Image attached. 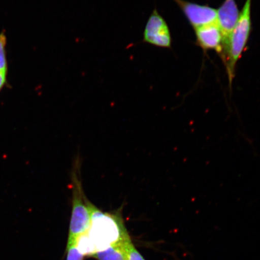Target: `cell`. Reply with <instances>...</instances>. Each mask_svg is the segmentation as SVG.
Here are the masks:
<instances>
[{"instance_id": "6da1fadb", "label": "cell", "mask_w": 260, "mask_h": 260, "mask_svg": "<svg viewBox=\"0 0 260 260\" xmlns=\"http://www.w3.org/2000/svg\"><path fill=\"white\" fill-rule=\"evenodd\" d=\"M91 222L88 237L95 252L108 248L113 244L129 237L121 211L105 212L88 200Z\"/></svg>"}, {"instance_id": "7a4b0ae2", "label": "cell", "mask_w": 260, "mask_h": 260, "mask_svg": "<svg viewBox=\"0 0 260 260\" xmlns=\"http://www.w3.org/2000/svg\"><path fill=\"white\" fill-rule=\"evenodd\" d=\"M81 164L79 159L75 161L71 174L72 188V213L70 220L68 243L77 242L80 237L89 230L91 214L88 199L84 194L80 176Z\"/></svg>"}, {"instance_id": "3957f363", "label": "cell", "mask_w": 260, "mask_h": 260, "mask_svg": "<svg viewBox=\"0 0 260 260\" xmlns=\"http://www.w3.org/2000/svg\"><path fill=\"white\" fill-rule=\"evenodd\" d=\"M251 3L246 2L240 13L236 27L231 36L229 52L225 61L230 84H232L235 74V68L249 40L251 30Z\"/></svg>"}, {"instance_id": "277c9868", "label": "cell", "mask_w": 260, "mask_h": 260, "mask_svg": "<svg viewBox=\"0 0 260 260\" xmlns=\"http://www.w3.org/2000/svg\"><path fill=\"white\" fill-rule=\"evenodd\" d=\"M217 22L222 34V52L221 56L225 62L229 52L231 36L239 18L238 7L235 0H225L217 10Z\"/></svg>"}, {"instance_id": "5b68a950", "label": "cell", "mask_w": 260, "mask_h": 260, "mask_svg": "<svg viewBox=\"0 0 260 260\" xmlns=\"http://www.w3.org/2000/svg\"><path fill=\"white\" fill-rule=\"evenodd\" d=\"M143 41L161 48L171 47L170 28L167 22L156 9L152 12L146 22Z\"/></svg>"}, {"instance_id": "8992f818", "label": "cell", "mask_w": 260, "mask_h": 260, "mask_svg": "<svg viewBox=\"0 0 260 260\" xmlns=\"http://www.w3.org/2000/svg\"><path fill=\"white\" fill-rule=\"evenodd\" d=\"M174 1L180 6L194 29L217 21V11L210 6L195 4L184 0Z\"/></svg>"}, {"instance_id": "52a82bcc", "label": "cell", "mask_w": 260, "mask_h": 260, "mask_svg": "<svg viewBox=\"0 0 260 260\" xmlns=\"http://www.w3.org/2000/svg\"><path fill=\"white\" fill-rule=\"evenodd\" d=\"M198 45L204 50L222 52V34L217 22L195 28Z\"/></svg>"}, {"instance_id": "ba28073f", "label": "cell", "mask_w": 260, "mask_h": 260, "mask_svg": "<svg viewBox=\"0 0 260 260\" xmlns=\"http://www.w3.org/2000/svg\"><path fill=\"white\" fill-rule=\"evenodd\" d=\"M129 237L113 244L102 251H97L91 256L98 260H127L126 253V243Z\"/></svg>"}, {"instance_id": "9c48e42d", "label": "cell", "mask_w": 260, "mask_h": 260, "mask_svg": "<svg viewBox=\"0 0 260 260\" xmlns=\"http://www.w3.org/2000/svg\"><path fill=\"white\" fill-rule=\"evenodd\" d=\"M6 45H7V37L5 32L2 31L0 34V72L8 73V62Z\"/></svg>"}, {"instance_id": "30bf717a", "label": "cell", "mask_w": 260, "mask_h": 260, "mask_svg": "<svg viewBox=\"0 0 260 260\" xmlns=\"http://www.w3.org/2000/svg\"><path fill=\"white\" fill-rule=\"evenodd\" d=\"M67 260H83L84 255L78 249L77 242L67 243Z\"/></svg>"}, {"instance_id": "8fae6325", "label": "cell", "mask_w": 260, "mask_h": 260, "mask_svg": "<svg viewBox=\"0 0 260 260\" xmlns=\"http://www.w3.org/2000/svg\"><path fill=\"white\" fill-rule=\"evenodd\" d=\"M125 248L127 260H145L133 245L131 239L126 242Z\"/></svg>"}, {"instance_id": "7c38bea8", "label": "cell", "mask_w": 260, "mask_h": 260, "mask_svg": "<svg viewBox=\"0 0 260 260\" xmlns=\"http://www.w3.org/2000/svg\"><path fill=\"white\" fill-rule=\"evenodd\" d=\"M7 84V73L0 72V92Z\"/></svg>"}]
</instances>
